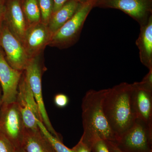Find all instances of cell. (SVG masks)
<instances>
[{
	"instance_id": "obj_29",
	"label": "cell",
	"mask_w": 152,
	"mask_h": 152,
	"mask_svg": "<svg viewBox=\"0 0 152 152\" xmlns=\"http://www.w3.org/2000/svg\"><path fill=\"white\" fill-rule=\"evenodd\" d=\"M15 152H25L24 151L23 149V148H21V147H20V148H17L16 149V151Z\"/></svg>"
},
{
	"instance_id": "obj_14",
	"label": "cell",
	"mask_w": 152,
	"mask_h": 152,
	"mask_svg": "<svg viewBox=\"0 0 152 152\" xmlns=\"http://www.w3.org/2000/svg\"><path fill=\"white\" fill-rule=\"evenodd\" d=\"M21 148L25 152H56L40 130H25Z\"/></svg>"
},
{
	"instance_id": "obj_27",
	"label": "cell",
	"mask_w": 152,
	"mask_h": 152,
	"mask_svg": "<svg viewBox=\"0 0 152 152\" xmlns=\"http://www.w3.org/2000/svg\"><path fill=\"white\" fill-rule=\"evenodd\" d=\"M110 152H124L120 150L113 143H106Z\"/></svg>"
},
{
	"instance_id": "obj_22",
	"label": "cell",
	"mask_w": 152,
	"mask_h": 152,
	"mask_svg": "<svg viewBox=\"0 0 152 152\" xmlns=\"http://www.w3.org/2000/svg\"><path fill=\"white\" fill-rule=\"evenodd\" d=\"M92 152H110L106 142L102 139L96 140L91 147Z\"/></svg>"
},
{
	"instance_id": "obj_16",
	"label": "cell",
	"mask_w": 152,
	"mask_h": 152,
	"mask_svg": "<svg viewBox=\"0 0 152 152\" xmlns=\"http://www.w3.org/2000/svg\"><path fill=\"white\" fill-rule=\"evenodd\" d=\"M80 4V3L77 0H69L53 13L48 24L52 35L74 15Z\"/></svg>"
},
{
	"instance_id": "obj_20",
	"label": "cell",
	"mask_w": 152,
	"mask_h": 152,
	"mask_svg": "<svg viewBox=\"0 0 152 152\" xmlns=\"http://www.w3.org/2000/svg\"><path fill=\"white\" fill-rule=\"evenodd\" d=\"M133 84L139 88L152 92V69L149 70L141 82H135Z\"/></svg>"
},
{
	"instance_id": "obj_15",
	"label": "cell",
	"mask_w": 152,
	"mask_h": 152,
	"mask_svg": "<svg viewBox=\"0 0 152 152\" xmlns=\"http://www.w3.org/2000/svg\"><path fill=\"white\" fill-rule=\"evenodd\" d=\"M16 102L19 107L31 111L38 120L42 121L39 107L24 72L19 82Z\"/></svg>"
},
{
	"instance_id": "obj_25",
	"label": "cell",
	"mask_w": 152,
	"mask_h": 152,
	"mask_svg": "<svg viewBox=\"0 0 152 152\" xmlns=\"http://www.w3.org/2000/svg\"><path fill=\"white\" fill-rule=\"evenodd\" d=\"M5 4L4 0H0V35L4 22Z\"/></svg>"
},
{
	"instance_id": "obj_26",
	"label": "cell",
	"mask_w": 152,
	"mask_h": 152,
	"mask_svg": "<svg viewBox=\"0 0 152 152\" xmlns=\"http://www.w3.org/2000/svg\"><path fill=\"white\" fill-rule=\"evenodd\" d=\"M69 1V0H53V13L58 10L66 3L67 2Z\"/></svg>"
},
{
	"instance_id": "obj_10",
	"label": "cell",
	"mask_w": 152,
	"mask_h": 152,
	"mask_svg": "<svg viewBox=\"0 0 152 152\" xmlns=\"http://www.w3.org/2000/svg\"><path fill=\"white\" fill-rule=\"evenodd\" d=\"M52 36L48 25L42 22L28 28L22 45L29 58L42 53Z\"/></svg>"
},
{
	"instance_id": "obj_13",
	"label": "cell",
	"mask_w": 152,
	"mask_h": 152,
	"mask_svg": "<svg viewBox=\"0 0 152 152\" xmlns=\"http://www.w3.org/2000/svg\"><path fill=\"white\" fill-rule=\"evenodd\" d=\"M133 101L137 119L152 126V92L134 86Z\"/></svg>"
},
{
	"instance_id": "obj_4",
	"label": "cell",
	"mask_w": 152,
	"mask_h": 152,
	"mask_svg": "<svg viewBox=\"0 0 152 152\" xmlns=\"http://www.w3.org/2000/svg\"><path fill=\"white\" fill-rule=\"evenodd\" d=\"M42 53L30 58L23 72L37 104L42 123L51 134L62 141L61 136L55 131L52 126L43 99L42 76L46 68L42 59Z\"/></svg>"
},
{
	"instance_id": "obj_30",
	"label": "cell",
	"mask_w": 152,
	"mask_h": 152,
	"mask_svg": "<svg viewBox=\"0 0 152 152\" xmlns=\"http://www.w3.org/2000/svg\"><path fill=\"white\" fill-rule=\"evenodd\" d=\"M77 1H80L82 2H83L82 4H83V3H84L85 2H86L88 1H89V0H77Z\"/></svg>"
},
{
	"instance_id": "obj_17",
	"label": "cell",
	"mask_w": 152,
	"mask_h": 152,
	"mask_svg": "<svg viewBox=\"0 0 152 152\" xmlns=\"http://www.w3.org/2000/svg\"><path fill=\"white\" fill-rule=\"evenodd\" d=\"M22 9L28 28L40 23L41 12L37 0H25Z\"/></svg>"
},
{
	"instance_id": "obj_12",
	"label": "cell",
	"mask_w": 152,
	"mask_h": 152,
	"mask_svg": "<svg viewBox=\"0 0 152 152\" xmlns=\"http://www.w3.org/2000/svg\"><path fill=\"white\" fill-rule=\"evenodd\" d=\"M136 44L139 50L140 60L149 70L152 69V16L140 26V31Z\"/></svg>"
},
{
	"instance_id": "obj_19",
	"label": "cell",
	"mask_w": 152,
	"mask_h": 152,
	"mask_svg": "<svg viewBox=\"0 0 152 152\" xmlns=\"http://www.w3.org/2000/svg\"><path fill=\"white\" fill-rule=\"evenodd\" d=\"M40 10L41 22L48 25L53 13V0H37Z\"/></svg>"
},
{
	"instance_id": "obj_7",
	"label": "cell",
	"mask_w": 152,
	"mask_h": 152,
	"mask_svg": "<svg viewBox=\"0 0 152 152\" xmlns=\"http://www.w3.org/2000/svg\"><path fill=\"white\" fill-rule=\"evenodd\" d=\"M0 47L9 65L15 69L23 72L29 58L21 42L11 32L4 22L0 35Z\"/></svg>"
},
{
	"instance_id": "obj_8",
	"label": "cell",
	"mask_w": 152,
	"mask_h": 152,
	"mask_svg": "<svg viewBox=\"0 0 152 152\" xmlns=\"http://www.w3.org/2000/svg\"><path fill=\"white\" fill-rule=\"evenodd\" d=\"M95 4L121 10L136 20L140 26L145 23L151 15H149L150 0H97Z\"/></svg>"
},
{
	"instance_id": "obj_5",
	"label": "cell",
	"mask_w": 152,
	"mask_h": 152,
	"mask_svg": "<svg viewBox=\"0 0 152 152\" xmlns=\"http://www.w3.org/2000/svg\"><path fill=\"white\" fill-rule=\"evenodd\" d=\"M152 126L137 119L115 144L124 152H152Z\"/></svg>"
},
{
	"instance_id": "obj_18",
	"label": "cell",
	"mask_w": 152,
	"mask_h": 152,
	"mask_svg": "<svg viewBox=\"0 0 152 152\" xmlns=\"http://www.w3.org/2000/svg\"><path fill=\"white\" fill-rule=\"evenodd\" d=\"M37 123L40 130L51 144L56 152H74L72 149L69 148L63 144L62 141L51 134L42 121L37 120Z\"/></svg>"
},
{
	"instance_id": "obj_6",
	"label": "cell",
	"mask_w": 152,
	"mask_h": 152,
	"mask_svg": "<svg viewBox=\"0 0 152 152\" xmlns=\"http://www.w3.org/2000/svg\"><path fill=\"white\" fill-rule=\"evenodd\" d=\"M25 130L16 102L3 103L0 109V133L6 136L17 148L21 147Z\"/></svg>"
},
{
	"instance_id": "obj_24",
	"label": "cell",
	"mask_w": 152,
	"mask_h": 152,
	"mask_svg": "<svg viewBox=\"0 0 152 152\" xmlns=\"http://www.w3.org/2000/svg\"><path fill=\"white\" fill-rule=\"evenodd\" d=\"M72 149L74 152H92L89 147L81 139L78 143Z\"/></svg>"
},
{
	"instance_id": "obj_23",
	"label": "cell",
	"mask_w": 152,
	"mask_h": 152,
	"mask_svg": "<svg viewBox=\"0 0 152 152\" xmlns=\"http://www.w3.org/2000/svg\"><path fill=\"white\" fill-rule=\"evenodd\" d=\"M54 102L58 107L63 108L67 106L69 103V99L67 96L64 94H58L55 96Z\"/></svg>"
},
{
	"instance_id": "obj_9",
	"label": "cell",
	"mask_w": 152,
	"mask_h": 152,
	"mask_svg": "<svg viewBox=\"0 0 152 152\" xmlns=\"http://www.w3.org/2000/svg\"><path fill=\"white\" fill-rule=\"evenodd\" d=\"M23 73L9 65L6 61L4 51L0 47V85L4 103L16 102L19 82Z\"/></svg>"
},
{
	"instance_id": "obj_11",
	"label": "cell",
	"mask_w": 152,
	"mask_h": 152,
	"mask_svg": "<svg viewBox=\"0 0 152 152\" xmlns=\"http://www.w3.org/2000/svg\"><path fill=\"white\" fill-rule=\"evenodd\" d=\"M4 23L22 44L28 27L20 0H9L5 4Z\"/></svg>"
},
{
	"instance_id": "obj_2",
	"label": "cell",
	"mask_w": 152,
	"mask_h": 152,
	"mask_svg": "<svg viewBox=\"0 0 152 152\" xmlns=\"http://www.w3.org/2000/svg\"><path fill=\"white\" fill-rule=\"evenodd\" d=\"M106 89L88 91L82 103L83 133L81 140L91 149L93 143L102 139L107 143L116 144L117 137L110 126L102 107Z\"/></svg>"
},
{
	"instance_id": "obj_3",
	"label": "cell",
	"mask_w": 152,
	"mask_h": 152,
	"mask_svg": "<svg viewBox=\"0 0 152 152\" xmlns=\"http://www.w3.org/2000/svg\"><path fill=\"white\" fill-rule=\"evenodd\" d=\"M97 0H89L80 4L73 16L52 35L48 45L65 49L73 45L80 38L88 15Z\"/></svg>"
},
{
	"instance_id": "obj_1",
	"label": "cell",
	"mask_w": 152,
	"mask_h": 152,
	"mask_svg": "<svg viewBox=\"0 0 152 152\" xmlns=\"http://www.w3.org/2000/svg\"><path fill=\"white\" fill-rule=\"evenodd\" d=\"M134 90L132 84L126 83L106 89L103 109L118 140L134 125L137 119L133 101Z\"/></svg>"
},
{
	"instance_id": "obj_21",
	"label": "cell",
	"mask_w": 152,
	"mask_h": 152,
	"mask_svg": "<svg viewBox=\"0 0 152 152\" xmlns=\"http://www.w3.org/2000/svg\"><path fill=\"white\" fill-rule=\"evenodd\" d=\"M16 149L6 136L0 133V152H15Z\"/></svg>"
},
{
	"instance_id": "obj_28",
	"label": "cell",
	"mask_w": 152,
	"mask_h": 152,
	"mask_svg": "<svg viewBox=\"0 0 152 152\" xmlns=\"http://www.w3.org/2000/svg\"><path fill=\"white\" fill-rule=\"evenodd\" d=\"M3 104V94L1 88V85H0V109L2 105Z\"/></svg>"
}]
</instances>
